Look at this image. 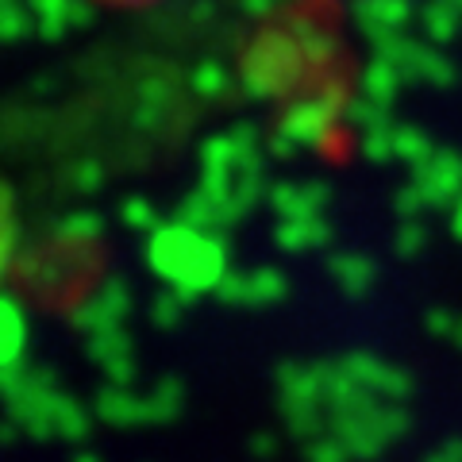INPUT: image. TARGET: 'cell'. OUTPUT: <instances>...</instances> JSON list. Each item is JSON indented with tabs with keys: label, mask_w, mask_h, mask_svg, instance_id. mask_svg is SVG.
<instances>
[{
	"label": "cell",
	"mask_w": 462,
	"mask_h": 462,
	"mask_svg": "<svg viewBox=\"0 0 462 462\" xmlns=\"http://www.w3.org/2000/svg\"><path fill=\"white\" fill-rule=\"evenodd\" d=\"M105 5H151V0H105Z\"/></svg>",
	"instance_id": "obj_2"
},
{
	"label": "cell",
	"mask_w": 462,
	"mask_h": 462,
	"mask_svg": "<svg viewBox=\"0 0 462 462\" xmlns=\"http://www.w3.org/2000/svg\"><path fill=\"white\" fill-rule=\"evenodd\" d=\"M16 236H20V220H16V205H12L8 185L0 181V278L12 263V251H16Z\"/></svg>",
	"instance_id": "obj_1"
}]
</instances>
